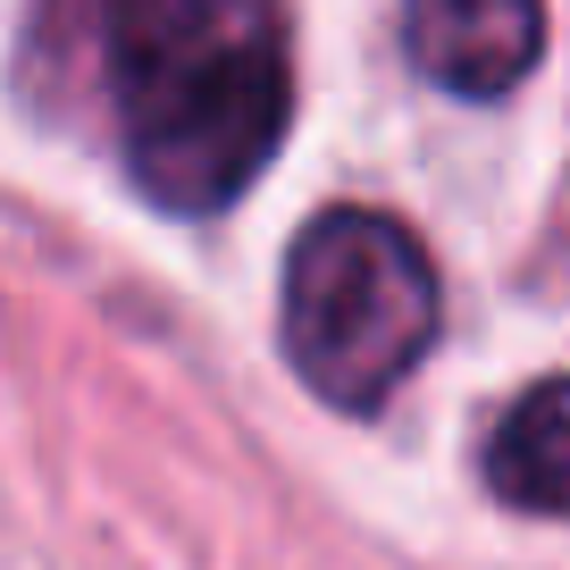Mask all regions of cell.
I'll return each mask as SVG.
<instances>
[{
	"label": "cell",
	"instance_id": "cell-1",
	"mask_svg": "<svg viewBox=\"0 0 570 570\" xmlns=\"http://www.w3.org/2000/svg\"><path fill=\"white\" fill-rule=\"evenodd\" d=\"M101 101L118 160L177 218H210L277 160L294 118L285 0H101Z\"/></svg>",
	"mask_w": 570,
	"mask_h": 570
},
{
	"label": "cell",
	"instance_id": "cell-2",
	"mask_svg": "<svg viewBox=\"0 0 570 570\" xmlns=\"http://www.w3.org/2000/svg\"><path fill=\"white\" fill-rule=\"evenodd\" d=\"M445 285L386 210H320L285 252V361L336 411H377L436 344Z\"/></svg>",
	"mask_w": 570,
	"mask_h": 570
},
{
	"label": "cell",
	"instance_id": "cell-3",
	"mask_svg": "<svg viewBox=\"0 0 570 570\" xmlns=\"http://www.w3.org/2000/svg\"><path fill=\"white\" fill-rule=\"evenodd\" d=\"M403 42L428 85L503 101L546 51V0H403Z\"/></svg>",
	"mask_w": 570,
	"mask_h": 570
},
{
	"label": "cell",
	"instance_id": "cell-4",
	"mask_svg": "<svg viewBox=\"0 0 570 570\" xmlns=\"http://www.w3.org/2000/svg\"><path fill=\"white\" fill-rule=\"evenodd\" d=\"M487 487L529 520H562L570 503V386L562 377H537L503 411V428L487 436Z\"/></svg>",
	"mask_w": 570,
	"mask_h": 570
}]
</instances>
